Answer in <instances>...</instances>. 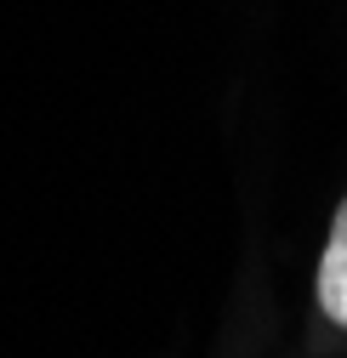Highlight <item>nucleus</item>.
<instances>
[{
	"instance_id": "obj_1",
	"label": "nucleus",
	"mask_w": 347,
	"mask_h": 358,
	"mask_svg": "<svg viewBox=\"0 0 347 358\" xmlns=\"http://www.w3.org/2000/svg\"><path fill=\"white\" fill-rule=\"evenodd\" d=\"M319 307L325 319H336L347 330V205L330 222V239H325V262H319Z\"/></svg>"
}]
</instances>
